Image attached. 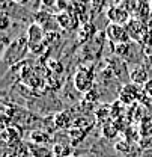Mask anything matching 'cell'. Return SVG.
Returning a JSON list of instances; mask_svg holds the SVG:
<instances>
[{"label":"cell","instance_id":"cell-19","mask_svg":"<svg viewBox=\"0 0 152 157\" xmlns=\"http://www.w3.org/2000/svg\"><path fill=\"white\" fill-rule=\"evenodd\" d=\"M149 3H151V6H152V0H151V2H149Z\"/></svg>","mask_w":152,"mask_h":157},{"label":"cell","instance_id":"cell-12","mask_svg":"<svg viewBox=\"0 0 152 157\" xmlns=\"http://www.w3.org/2000/svg\"><path fill=\"white\" fill-rule=\"evenodd\" d=\"M142 45H145V47H152V27H148L145 36L142 39Z\"/></svg>","mask_w":152,"mask_h":157},{"label":"cell","instance_id":"cell-8","mask_svg":"<svg viewBox=\"0 0 152 157\" xmlns=\"http://www.w3.org/2000/svg\"><path fill=\"white\" fill-rule=\"evenodd\" d=\"M27 35H29V45L32 47V45H41V42H42V39H44V32H42V27L39 26L38 23H33L30 27H29V32H27Z\"/></svg>","mask_w":152,"mask_h":157},{"label":"cell","instance_id":"cell-2","mask_svg":"<svg viewBox=\"0 0 152 157\" xmlns=\"http://www.w3.org/2000/svg\"><path fill=\"white\" fill-rule=\"evenodd\" d=\"M106 36L113 45H120V44L131 42V38H130V35L127 32V27L120 26V24L109 23L107 27H106Z\"/></svg>","mask_w":152,"mask_h":157},{"label":"cell","instance_id":"cell-16","mask_svg":"<svg viewBox=\"0 0 152 157\" xmlns=\"http://www.w3.org/2000/svg\"><path fill=\"white\" fill-rule=\"evenodd\" d=\"M112 5L110 6H119V5H122V0H109Z\"/></svg>","mask_w":152,"mask_h":157},{"label":"cell","instance_id":"cell-5","mask_svg":"<svg viewBox=\"0 0 152 157\" xmlns=\"http://www.w3.org/2000/svg\"><path fill=\"white\" fill-rule=\"evenodd\" d=\"M143 94V88L139 86V85H134V83H130V85H125L119 94V100L124 103V104H133L135 103L139 98L142 97Z\"/></svg>","mask_w":152,"mask_h":157},{"label":"cell","instance_id":"cell-9","mask_svg":"<svg viewBox=\"0 0 152 157\" xmlns=\"http://www.w3.org/2000/svg\"><path fill=\"white\" fill-rule=\"evenodd\" d=\"M151 14H152L151 3L142 0V3L139 5V8H137V11H135V18L142 20L143 23H148V20H149V17H151Z\"/></svg>","mask_w":152,"mask_h":157},{"label":"cell","instance_id":"cell-10","mask_svg":"<svg viewBox=\"0 0 152 157\" xmlns=\"http://www.w3.org/2000/svg\"><path fill=\"white\" fill-rule=\"evenodd\" d=\"M140 3H142V0H122V6L128 12H135Z\"/></svg>","mask_w":152,"mask_h":157},{"label":"cell","instance_id":"cell-18","mask_svg":"<svg viewBox=\"0 0 152 157\" xmlns=\"http://www.w3.org/2000/svg\"><path fill=\"white\" fill-rule=\"evenodd\" d=\"M80 3H87V2H91V0H78Z\"/></svg>","mask_w":152,"mask_h":157},{"label":"cell","instance_id":"cell-6","mask_svg":"<svg viewBox=\"0 0 152 157\" xmlns=\"http://www.w3.org/2000/svg\"><path fill=\"white\" fill-rule=\"evenodd\" d=\"M56 21H57V24L62 29H65V30H74V29L78 27V17H77V14L74 11L72 12L71 11H66V9L60 11L57 14Z\"/></svg>","mask_w":152,"mask_h":157},{"label":"cell","instance_id":"cell-17","mask_svg":"<svg viewBox=\"0 0 152 157\" xmlns=\"http://www.w3.org/2000/svg\"><path fill=\"white\" fill-rule=\"evenodd\" d=\"M12 2H15V3H18V5H24V3H27L29 0H12Z\"/></svg>","mask_w":152,"mask_h":157},{"label":"cell","instance_id":"cell-14","mask_svg":"<svg viewBox=\"0 0 152 157\" xmlns=\"http://www.w3.org/2000/svg\"><path fill=\"white\" fill-rule=\"evenodd\" d=\"M142 88H143V95H146L149 100H152V78H149Z\"/></svg>","mask_w":152,"mask_h":157},{"label":"cell","instance_id":"cell-11","mask_svg":"<svg viewBox=\"0 0 152 157\" xmlns=\"http://www.w3.org/2000/svg\"><path fill=\"white\" fill-rule=\"evenodd\" d=\"M102 132H104V136L109 137V139H112V137L116 136V133H117V128L113 125V122H107L106 125H104V128H102Z\"/></svg>","mask_w":152,"mask_h":157},{"label":"cell","instance_id":"cell-3","mask_svg":"<svg viewBox=\"0 0 152 157\" xmlns=\"http://www.w3.org/2000/svg\"><path fill=\"white\" fill-rule=\"evenodd\" d=\"M125 27H127V32H128L131 41L137 42V44H142V39H143V36H145V33H146V30H148L149 26L146 23H143L142 20L134 17V18H131L125 24Z\"/></svg>","mask_w":152,"mask_h":157},{"label":"cell","instance_id":"cell-7","mask_svg":"<svg viewBox=\"0 0 152 157\" xmlns=\"http://www.w3.org/2000/svg\"><path fill=\"white\" fill-rule=\"evenodd\" d=\"M149 78H151L149 77V73H148V70L143 65H137V67H134L133 70L130 71V80L134 85L143 86Z\"/></svg>","mask_w":152,"mask_h":157},{"label":"cell","instance_id":"cell-4","mask_svg":"<svg viewBox=\"0 0 152 157\" xmlns=\"http://www.w3.org/2000/svg\"><path fill=\"white\" fill-rule=\"evenodd\" d=\"M107 20H109V23L125 26L131 20V17H130V12L122 5H119V6H109V9H107Z\"/></svg>","mask_w":152,"mask_h":157},{"label":"cell","instance_id":"cell-13","mask_svg":"<svg viewBox=\"0 0 152 157\" xmlns=\"http://www.w3.org/2000/svg\"><path fill=\"white\" fill-rule=\"evenodd\" d=\"M32 154L36 157H50L51 153L48 151V148H36V150H32Z\"/></svg>","mask_w":152,"mask_h":157},{"label":"cell","instance_id":"cell-15","mask_svg":"<svg viewBox=\"0 0 152 157\" xmlns=\"http://www.w3.org/2000/svg\"><path fill=\"white\" fill-rule=\"evenodd\" d=\"M8 26H9V20H8V15H6V14H3V15H2V29L5 30V29H8Z\"/></svg>","mask_w":152,"mask_h":157},{"label":"cell","instance_id":"cell-1","mask_svg":"<svg viewBox=\"0 0 152 157\" xmlns=\"http://www.w3.org/2000/svg\"><path fill=\"white\" fill-rule=\"evenodd\" d=\"M94 80H95V76L91 70L80 67L74 74V86H76L77 91L86 94V92L94 89Z\"/></svg>","mask_w":152,"mask_h":157}]
</instances>
